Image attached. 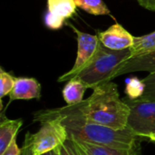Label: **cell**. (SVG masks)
<instances>
[{
  "mask_svg": "<svg viewBox=\"0 0 155 155\" xmlns=\"http://www.w3.org/2000/svg\"><path fill=\"white\" fill-rule=\"evenodd\" d=\"M50 112L61 119L71 140L117 149H133L140 146L142 138L129 128L117 130L88 122L81 115L75 105H66Z\"/></svg>",
  "mask_w": 155,
  "mask_h": 155,
  "instance_id": "6da1fadb",
  "label": "cell"
},
{
  "mask_svg": "<svg viewBox=\"0 0 155 155\" xmlns=\"http://www.w3.org/2000/svg\"><path fill=\"white\" fill-rule=\"evenodd\" d=\"M93 90L89 98L75 104L81 115L88 122L110 128H127L130 107L120 98L116 84L107 82Z\"/></svg>",
  "mask_w": 155,
  "mask_h": 155,
  "instance_id": "7a4b0ae2",
  "label": "cell"
},
{
  "mask_svg": "<svg viewBox=\"0 0 155 155\" xmlns=\"http://www.w3.org/2000/svg\"><path fill=\"white\" fill-rule=\"evenodd\" d=\"M130 57V49L114 51L102 45L92 62L74 78L81 80L87 88L94 89L97 85L111 82L119 66Z\"/></svg>",
  "mask_w": 155,
  "mask_h": 155,
  "instance_id": "3957f363",
  "label": "cell"
},
{
  "mask_svg": "<svg viewBox=\"0 0 155 155\" xmlns=\"http://www.w3.org/2000/svg\"><path fill=\"white\" fill-rule=\"evenodd\" d=\"M35 121L40 122L39 130L34 134H26L35 155H43L59 149L69 139L61 119L50 110L37 112L35 114Z\"/></svg>",
  "mask_w": 155,
  "mask_h": 155,
  "instance_id": "277c9868",
  "label": "cell"
},
{
  "mask_svg": "<svg viewBox=\"0 0 155 155\" xmlns=\"http://www.w3.org/2000/svg\"><path fill=\"white\" fill-rule=\"evenodd\" d=\"M130 107L127 128L142 139L155 136V102L124 99Z\"/></svg>",
  "mask_w": 155,
  "mask_h": 155,
  "instance_id": "5b68a950",
  "label": "cell"
},
{
  "mask_svg": "<svg viewBox=\"0 0 155 155\" xmlns=\"http://www.w3.org/2000/svg\"><path fill=\"white\" fill-rule=\"evenodd\" d=\"M71 28L76 34L77 38V55L74 66L67 73L58 78V82H68L75 77L83 69H84L94 58L95 54L102 46L98 35L84 33L70 25Z\"/></svg>",
  "mask_w": 155,
  "mask_h": 155,
  "instance_id": "8992f818",
  "label": "cell"
},
{
  "mask_svg": "<svg viewBox=\"0 0 155 155\" xmlns=\"http://www.w3.org/2000/svg\"><path fill=\"white\" fill-rule=\"evenodd\" d=\"M97 35L104 47L114 51L130 49L134 42V36L118 23L114 24L104 31L99 32Z\"/></svg>",
  "mask_w": 155,
  "mask_h": 155,
  "instance_id": "52a82bcc",
  "label": "cell"
},
{
  "mask_svg": "<svg viewBox=\"0 0 155 155\" xmlns=\"http://www.w3.org/2000/svg\"><path fill=\"white\" fill-rule=\"evenodd\" d=\"M134 72H149V74L155 72V50L127 59L116 70L114 79Z\"/></svg>",
  "mask_w": 155,
  "mask_h": 155,
  "instance_id": "ba28073f",
  "label": "cell"
},
{
  "mask_svg": "<svg viewBox=\"0 0 155 155\" xmlns=\"http://www.w3.org/2000/svg\"><path fill=\"white\" fill-rule=\"evenodd\" d=\"M10 102L15 100H31L41 97V84L32 77H16L13 90L9 94Z\"/></svg>",
  "mask_w": 155,
  "mask_h": 155,
  "instance_id": "9c48e42d",
  "label": "cell"
},
{
  "mask_svg": "<svg viewBox=\"0 0 155 155\" xmlns=\"http://www.w3.org/2000/svg\"><path fill=\"white\" fill-rule=\"evenodd\" d=\"M71 141L78 155H140V146L133 149H117L77 140Z\"/></svg>",
  "mask_w": 155,
  "mask_h": 155,
  "instance_id": "30bf717a",
  "label": "cell"
},
{
  "mask_svg": "<svg viewBox=\"0 0 155 155\" xmlns=\"http://www.w3.org/2000/svg\"><path fill=\"white\" fill-rule=\"evenodd\" d=\"M22 124V119H8L2 114L0 123V155L5 153L10 143L15 139Z\"/></svg>",
  "mask_w": 155,
  "mask_h": 155,
  "instance_id": "8fae6325",
  "label": "cell"
},
{
  "mask_svg": "<svg viewBox=\"0 0 155 155\" xmlns=\"http://www.w3.org/2000/svg\"><path fill=\"white\" fill-rule=\"evenodd\" d=\"M87 87L78 78L69 80L63 88L62 94L67 105H75L84 101V95Z\"/></svg>",
  "mask_w": 155,
  "mask_h": 155,
  "instance_id": "7c38bea8",
  "label": "cell"
},
{
  "mask_svg": "<svg viewBox=\"0 0 155 155\" xmlns=\"http://www.w3.org/2000/svg\"><path fill=\"white\" fill-rule=\"evenodd\" d=\"M76 4L74 0H47V13L65 21L75 14Z\"/></svg>",
  "mask_w": 155,
  "mask_h": 155,
  "instance_id": "4fadbf2b",
  "label": "cell"
},
{
  "mask_svg": "<svg viewBox=\"0 0 155 155\" xmlns=\"http://www.w3.org/2000/svg\"><path fill=\"white\" fill-rule=\"evenodd\" d=\"M155 50V31L153 33L142 35L134 36V42L130 48L132 57L140 54H147Z\"/></svg>",
  "mask_w": 155,
  "mask_h": 155,
  "instance_id": "5bb4252c",
  "label": "cell"
},
{
  "mask_svg": "<svg viewBox=\"0 0 155 155\" xmlns=\"http://www.w3.org/2000/svg\"><path fill=\"white\" fill-rule=\"evenodd\" d=\"M76 6L94 15H110L111 12L103 0H74Z\"/></svg>",
  "mask_w": 155,
  "mask_h": 155,
  "instance_id": "9a60e30c",
  "label": "cell"
},
{
  "mask_svg": "<svg viewBox=\"0 0 155 155\" xmlns=\"http://www.w3.org/2000/svg\"><path fill=\"white\" fill-rule=\"evenodd\" d=\"M145 90V85L143 80L137 77L129 78L126 82L125 86V94L130 100H137L140 99Z\"/></svg>",
  "mask_w": 155,
  "mask_h": 155,
  "instance_id": "2e32d148",
  "label": "cell"
},
{
  "mask_svg": "<svg viewBox=\"0 0 155 155\" xmlns=\"http://www.w3.org/2000/svg\"><path fill=\"white\" fill-rule=\"evenodd\" d=\"M15 78L16 77L5 72L3 68L0 69V84H1L0 97L1 98L5 97V95L11 93L15 83Z\"/></svg>",
  "mask_w": 155,
  "mask_h": 155,
  "instance_id": "e0dca14e",
  "label": "cell"
},
{
  "mask_svg": "<svg viewBox=\"0 0 155 155\" xmlns=\"http://www.w3.org/2000/svg\"><path fill=\"white\" fill-rule=\"evenodd\" d=\"M143 82L144 83L145 90L140 100L155 102V72L149 74L145 78L143 79Z\"/></svg>",
  "mask_w": 155,
  "mask_h": 155,
  "instance_id": "ac0fdd59",
  "label": "cell"
},
{
  "mask_svg": "<svg viewBox=\"0 0 155 155\" xmlns=\"http://www.w3.org/2000/svg\"><path fill=\"white\" fill-rule=\"evenodd\" d=\"M60 155H78L72 141L68 139L60 148H59Z\"/></svg>",
  "mask_w": 155,
  "mask_h": 155,
  "instance_id": "d6986e66",
  "label": "cell"
},
{
  "mask_svg": "<svg viewBox=\"0 0 155 155\" xmlns=\"http://www.w3.org/2000/svg\"><path fill=\"white\" fill-rule=\"evenodd\" d=\"M21 153H22V149L18 147L15 139L2 155H21Z\"/></svg>",
  "mask_w": 155,
  "mask_h": 155,
  "instance_id": "ffe728a7",
  "label": "cell"
},
{
  "mask_svg": "<svg viewBox=\"0 0 155 155\" xmlns=\"http://www.w3.org/2000/svg\"><path fill=\"white\" fill-rule=\"evenodd\" d=\"M21 155H35L33 153V150H32L31 143H30L27 135H25V142H24V145L22 147Z\"/></svg>",
  "mask_w": 155,
  "mask_h": 155,
  "instance_id": "44dd1931",
  "label": "cell"
},
{
  "mask_svg": "<svg viewBox=\"0 0 155 155\" xmlns=\"http://www.w3.org/2000/svg\"><path fill=\"white\" fill-rule=\"evenodd\" d=\"M137 1L140 4V5H142L143 7L148 10L155 11V0H137Z\"/></svg>",
  "mask_w": 155,
  "mask_h": 155,
  "instance_id": "7402d4cb",
  "label": "cell"
},
{
  "mask_svg": "<svg viewBox=\"0 0 155 155\" xmlns=\"http://www.w3.org/2000/svg\"><path fill=\"white\" fill-rule=\"evenodd\" d=\"M43 155H60V152H59V149H55L54 151H51L47 153H45Z\"/></svg>",
  "mask_w": 155,
  "mask_h": 155,
  "instance_id": "603a6c76",
  "label": "cell"
},
{
  "mask_svg": "<svg viewBox=\"0 0 155 155\" xmlns=\"http://www.w3.org/2000/svg\"><path fill=\"white\" fill-rule=\"evenodd\" d=\"M149 141H151V142H153V143H155V136H152L151 138H149L148 139Z\"/></svg>",
  "mask_w": 155,
  "mask_h": 155,
  "instance_id": "cb8c5ba5",
  "label": "cell"
}]
</instances>
